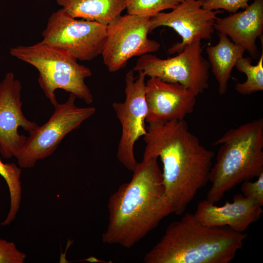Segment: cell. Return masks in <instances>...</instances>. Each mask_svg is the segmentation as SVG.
Instances as JSON below:
<instances>
[{
	"instance_id": "6da1fadb",
	"label": "cell",
	"mask_w": 263,
	"mask_h": 263,
	"mask_svg": "<svg viewBox=\"0 0 263 263\" xmlns=\"http://www.w3.org/2000/svg\"><path fill=\"white\" fill-rule=\"evenodd\" d=\"M148 124L143 157H160L166 195L174 213L181 215L209 181L214 153L189 130L185 119Z\"/></svg>"
},
{
	"instance_id": "7a4b0ae2",
	"label": "cell",
	"mask_w": 263,
	"mask_h": 263,
	"mask_svg": "<svg viewBox=\"0 0 263 263\" xmlns=\"http://www.w3.org/2000/svg\"><path fill=\"white\" fill-rule=\"evenodd\" d=\"M156 156L143 157L130 182L108 200V224L102 241L130 248L155 228L175 209L166 195Z\"/></svg>"
},
{
	"instance_id": "3957f363",
	"label": "cell",
	"mask_w": 263,
	"mask_h": 263,
	"mask_svg": "<svg viewBox=\"0 0 263 263\" xmlns=\"http://www.w3.org/2000/svg\"><path fill=\"white\" fill-rule=\"evenodd\" d=\"M247 234L227 226L209 227L187 213L171 223L160 241L144 256L145 263H228Z\"/></svg>"
},
{
	"instance_id": "277c9868",
	"label": "cell",
	"mask_w": 263,
	"mask_h": 263,
	"mask_svg": "<svg viewBox=\"0 0 263 263\" xmlns=\"http://www.w3.org/2000/svg\"><path fill=\"white\" fill-rule=\"evenodd\" d=\"M213 145L221 147L210 171L212 185L206 199L215 204L237 185L263 172V118L229 129Z\"/></svg>"
},
{
	"instance_id": "5b68a950",
	"label": "cell",
	"mask_w": 263,
	"mask_h": 263,
	"mask_svg": "<svg viewBox=\"0 0 263 263\" xmlns=\"http://www.w3.org/2000/svg\"><path fill=\"white\" fill-rule=\"evenodd\" d=\"M10 54L36 68L39 72V84L54 107L58 103L55 92L59 89L88 104L93 102V95L85 82L92 75V71L65 51L40 41L10 48Z\"/></svg>"
},
{
	"instance_id": "8992f818",
	"label": "cell",
	"mask_w": 263,
	"mask_h": 263,
	"mask_svg": "<svg viewBox=\"0 0 263 263\" xmlns=\"http://www.w3.org/2000/svg\"><path fill=\"white\" fill-rule=\"evenodd\" d=\"M76 98L70 94L65 102L54 107L55 111L46 123L29 132L24 147L16 157L20 168H34L38 161L51 155L68 133L95 113L94 107H77Z\"/></svg>"
},
{
	"instance_id": "52a82bcc",
	"label": "cell",
	"mask_w": 263,
	"mask_h": 263,
	"mask_svg": "<svg viewBox=\"0 0 263 263\" xmlns=\"http://www.w3.org/2000/svg\"><path fill=\"white\" fill-rule=\"evenodd\" d=\"M106 34V25L77 19L60 8L48 18L41 41L65 51L77 60L90 61L101 54Z\"/></svg>"
},
{
	"instance_id": "ba28073f",
	"label": "cell",
	"mask_w": 263,
	"mask_h": 263,
	"mask_svg": "<svg viewBox=\"0 0 263 263\" xmlns=\"http://www.w3.org/2000/svg\"><path fill=\"white\" fill-rule=\"evenodd\" d=\"M201 41L186 46L176 56L161 59L151 53L140 56L132 70L142 71L146 76L179 83L196 96L209 87L210 64L202 56Z\"/></svg>"
},
{
	"instance_id": "9c48e42d",
	"label": "cell",
	"mask_w": 263,
	"mask_h": 263,
	"mask_svg": "<svg viewBox=\"0 0 263 263\" xmlns=\"http://www.w3.org/2000/svg\"><path fill=\"white\" fill-rule=\"evenodd\" d=\"M150 17L127 14L117 17L107 25L101 53L109 72H117L136 56L157 51L160 44L148 38Z\"/></svg>"
},
{
	"instance_id": "30bf717a",
	"label": "cell",
	"mask_w": 263,
	"mask_h": 263,
	"mask_svg": "<svg viewBox=\"0 0 263 263\" xmlns=\"http://www.w3.org/2000/svg\"><path fill=\"white\" fill-rule=\"evenodd\" d=\"M138 72L136 79L132 70L127 73L125 101L113 104L122 127L117 158L127 169L132 171L137 164L134 154L135 143L147 133L145 124L147 113L145 81L146 75L142 71Z\"/></svg>"
},
{
	"instance_id": "8fae6325",
	"label": "cell",
	"mask_w": 263,
	"mask_h": 263,
	"mask_svg": "<svg viewBox=\"0 0 263 263\" xmlns=\"http://www.w3.org/2000/svg\"><path fill=\"white\" fill-rule=\"evenodd\" d=\"M221 10H209L200 0H183L169 12H160L150 20V33L161 26L173 29L182 40L169 49V54L181 53L188 45L203 39L210 40Z\"/></svg>"
},
{
	"instance_id": "7c38bea8",
	"label": "cell",
	"mask_w": 263,
	"mask_h": 263,
	"mask_svg": "<svg viewBox=\"0 0 263 263\" xmlns=\"http://www.w3.org/2000/svg\"><path fill=\"white\" fill-rule=\"evenodd\" d=\"M22 86L13 73H7L0 83V153L6 159L16 157L27 138L19 133L21 127L29 132L38 127L28 120L22 111Z\"/></svg>"
},
{
	"instance_id": "4fadbf2b",
	"label": "cell",
	"mask_w": 263,
	"mask_h": 263,
	"mask_svg": "<svg viewBox=\"0 0 263 263\" xmlns=\"http://www.w3.org/2000/svg\"><path fill=\"white\" fill-rule=\"evenodd\" d=\"M196 96L184 86L151 77L145 84L148 123L182 120L194 109Z\"/></svg>"
},
{
	"instance_id": "5bb4252c",
	"label": "cell",
	"mask_w": 263,
	"mask_h": 263,
	"mask_svg": "<svg viewBox=\"0 0 263 263\" xmlns=\"http://www.w3.org/2000/svg\"><path fill=\"white\" fill-rule=\"evenodd\" d=\"M263 212L262 207L242 194H236L232 202H226L217 206L207 199L199 202L195 213L196 218L204 225L227 226L243 233L256 222Z\"/></svg>"
},
{
	"instance_id": "9a60e30c",
	"label": "cell",
	"mask_w": 263,
	"mask_h": 263,
	"mask_svg": "<svg viewBox=\"0 0 263 263\" xmlns=\"http://www.w3.org/2000/svg\"><path fill=\"white\" fill-rule=\"evenodd\" d=\"M214 28L257 57L259 53L256 41L263 32V0H255L242 12L218 18Z\"/></svg>"
},
{
	"instance_id": "2e32d148",
	"label": "cell",
	"mask_w": 263,
	"mask_h": 263,
	"mask_svg": "<svg viewBox=\"0 0 263 263\" xmlns=\"http://www.w3.org/2000/svg\"><path fill=\"white\" fill-rule=\"evenodd\" d=\"M219 41L215 45L206 48L208 62L218 85L220 94H225L233 68L243 56L245 50L231 41L223 34L218 33Z\"/></svg>"
},
{
	"instance_id": "e0dca14e",
	"label": "cell",
	"mask_w": 263,
	"mask_h": 263,
	"mask_svg": "<svg viewBox=\"0 0 263 263\" xmlns=\"http://www.w3.org/2000/svg\"><path fill=\"white\" fill-rule=\"evenodd\" d=\"M126 0H56L75 18L95 21L107 25L125 9Z\"/></svg>"
},
{
	"instance_id": "ac0fdd59",
	"label": "cell",
	"mask_w": 263,
	"mask_h": 263,
	"mask_svg": "<svg viewBox=\"0 0 263 263\" xmlns=\"http://www.w3.org/2000/svg\"><path fill=\"white\" fill-rule=\"evenodd\" d=\"M21 168L15 163H4L0 158V175L5 180L10 195V208L2 226L9 225L16 218L20 206L22 194Z\"/></svg>"
},
{
	"instance_id": "d6986e66",
	"label": "cell",
	"mask_w": 263,
	"mask_h": 263,
	"mask_svg": "<svg viewBox=\"0 0 263 263\" xmlns=\"http://www.w3.org/2000/svg\"><path fill=\"white\" fill-rule=\"evenodd\" d=\"M240 72L244 73L246 80L243 83H237L235 89L242 95H249L263 90V53L258 63L253 65L249 57H242L238 60L235 66Z\"/></svg>"
},
{
	"instance_id": "ffe728a7",
	"label": "cell",
	"mask_w": 263,
	"mask_h": 263,
	"mask_svg": "<svg viewBox=\"0 0 263 263\" xmlns=\"http://www.w3.org/2000/svg\"><path fill=\"white\" fill-rule=\"evenodd\" d=\"M183 0H126L127 14L152 17L167 9H173Z\"/></svg>"
},
{
	"instance_id": "44dd1931",
	"label": "cell",
	"mask_w": 263,
	"mask_h": 263,
	"mask_svg": "<svg viewBox=\"0 0 263 263\" xmlns=\"http://www.w3.org/2000/svg\"><path fill=\"white\" fill-rule=\"evenodd\" d=\"M251 0H200L202 7L209 10H224L234 14L242 8L245 9Z\"/></svg>"
},
{
	"instance_id": "7402d4cb",
	"label": "cell",
	"mask_w": 263,
	"mask_h": 263,
	"mask_svg": "<svg viewBox=\"0 0 263 263\" xmlns=\"http://www.w3.org/2000/svg\"><path fill=\"white\" fill-rule=\"evenodd\" d=\"M26 257L14 242L0 238V263H23Z\"/></svg>"
},
{
	"instance_id": "603a6c76",
	"label": "cell",
	"mask_w": 263,
	"mask_h": 263,
	"mask_svg": "<svg viewBox=\"0 0 263 263\" xmlns=\"http://www.w3.org/2000/svg\"><path fill=\"white\" fill-rule=\"evenodd\" d=\"M241 190L242 194L246 198L251 199L259 205L263 206V172L258 177L254 182L250 180L242 183Z\"/></svg>"
}]
</instances>
